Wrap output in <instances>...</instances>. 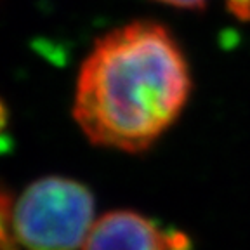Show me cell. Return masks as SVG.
<instances>
[{"instance_id":"6da1fadb","label":"cell","mask_w":250,"mask_h":250,"mask_svg":"<svg viewBox=\"0 0 250 250\" xmlns=\"http://www.w3.org/2000/svg\"><path fill=\"white\" fill-rule=\"evenodd\" d=\"M191 87L170 30L132 21L103 35L82 62L73 118L96 146L141 153L181 117Z\"/></svg>"},{"instance_id":"7a4b0ae2","label":"cell","mask_w":250,"mask_h":250,"mask_svg":"<svg viewBox=\"0 0 250 250\" xmlns=\"http://www.w3.org/2000/svg\"><path fill=\"white\" fill-rule=\"evenodd\" d=\"M94 195L62 176L37 179L14 205V231L26 250H77L94 224Z\"/></svg>"},{"instance_id":"3957f363","label":"cell","mask_w":250,"mask_h":250,"mask_svg":"<svg viewBox=\"0 0 250 250\" xmlns=\"http://www.w3.org/2000/svg\"><path fill=\"white\" fill-rule=\"evenodd\" d=\"M83 250H167V228L134 210H111L94 221Z\"/></svg>"},{"instance_id":"277c9868","label":"cell","mask_w":250,"mask_h":250,"mask_svg":"<svg viewBox=\"0 0 250 250\" xmlns=\"http://www.w3.org/2000/svg\"><path fill=\"white\" fill-rule=\"evenodd\" d=\"M14 198L0 183V250H20V242L14 231Z\"/></svg>"},{"instance_id":"5b68a950","label":"cell","mask_w":250,"mask_h":250,"mask_svg":"<svg viewBox=\"0 0 250 250\" xmlns=\"http://www.w3.org/2000/svg\"><path fill=\"white\" fill-rule=\"evenodd\" d=\"M167 250H193V242L183 231L167 228Z\"/></svg>"},{"instance_id":"8992f818","label":"cell","mask_w":250,"mask_h":250,"mask_svg":"<svg viewBox=\"0 0 250 250\" xmlns=\"http://www.w3.org/2000/svg\"><path fill=\"white\" fill-rule=\"evenodd\" d=\"M226 7L234 18L250 21V0H226Z\"/></svg>"},{"instance_id":"52a82bcc","label":"cell","mask_w":250,"mask_h":250,"mask_svg":"<svg viewBox=\"0 0 250 250\" xmlns=\"http://www.w3.org/2000/svg\"><path fill=\"white\" fill-rule=\"evenodd\" d=\"M158 2L179 9H203L207 4V0H158Z\"/></svg>"},{"instance_id":"ba28073f","label":"cell","mask_w":250,"mask_h":250,"mask_svg":"<svg viewBox=\"0 0 250 250\" xmlns=\"http://www.w3.org/2000/svg\"><path fill=\"white\" fill-rule=\"evenodd\" d=\"M7 120H9V109L5 106V103L0 99V132L4 130V127L7 125Z\"/></svg>"}]
</instances>
